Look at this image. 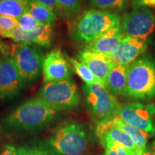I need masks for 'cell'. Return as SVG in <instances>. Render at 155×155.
<instances>
[{
  "mask_svg": "<svg viewBox=\"0 0 155 155\" xmlns=\"http://www.w3.org/2000/svg\"><path fill=\"white\" fill-rule=\"evenodd\" d=\"M112 121L114 122V124L124 131L130 137L139 150L145 151L147 150V144L149 135H150L148 133L126 123L118 116L112 119Z\"/></svg>",
  "mask_w": 155,
  "mask_h": 155,
  "instance_id": "ac0fdd59",
  "label": "cell"
},
{
  "mask_svg": "<svg viewBox=\"0 0 155 155\" xmlns=\"http://www.w3.org/2000/svg\"><path fill=\"white\" fill-rule=\"evenodd\" d=\"M69 63L67 55H64L61 50H54L48 53L44 58L42 64L45 83L71 78L73 68Z\"/></svg>",
  "mask_w": 155,
  "mask_h": 155,
  "instance_id": "8fae6325",
  "label": "cell"
},
{
  "mask_svg": "<svg viewBox=\"0 0 155 155\" xmlns=\"http://www.w3.org/2000/svg\"><path fill=\"white\" fill-rule=\"evenodd\" d=\"M154 114L155 106L152 104L130 103L121 106L117 116L126 123L150 134L155 132L152 121Z\"/></svg>",
  "mask_w": 155,
  "mask_h": 155,
  "instance_id": "9c48e42d",
  "label": "cell"
},
{
  "mask_svg": "<svg viewBox=\"0 0 155 155\" xmlns=\"http://www.w3.org/2000/svg\"><path fill=\"white\" fill-rule=\"evenodd\" d=\"M67 58H68V61L72 65L73 71L84 81L86 84H93V83L100 82L85 64L78 61L75 58H68V56Z\"/></svg>",
  "mask_w": 155,
  "mask_h": 155,
  "instance_id": "44dd1931",
  "label": "cell"
},
{
  "mask_svg": "<svg viewBox=\"0 0 155 155\" xmlns=\"http://www.w3.org/2000/svg\"><path fill=\"white\" fill-rule=\"evenodd\" d=\"M17 20H18V26L25 31H32L43 25L36 20L28 12H25Z\"/></svg>",
  "mask_w": 155,
  "mask_h": 155,
  "instance_id": "484cf974",
  "label": "cell"
},
{
  "mask_svg": "<svg viewBox=\"0 0 155 155\" xmlns=\"http://www.w3.org/2000/svg\"><path fill=\"white\" fill-rule=\"evenodd\" d=\"M2 1H3V0H0V3H1Z\"/></svg>",
  "mask_w": 155,
  "mask_h": 155,
  "instance_id": "836d02e7",
  "label": "cell"
},
{
  "mask_svg": "<svg viewBox=\"0 0 155 155\" xmlns=\"http://www.w3.org/2000/svg\"><path fill=\"white\" fill-rule=\"evenodd\" d=\"M0 155H19V149L14 145L7 144L3 149Z\"/></svg>",
  "mask_w": 155,
  "mask_h": 155,
  "instance_id": "f546056e",
  "label": "cell"
},
{
  "mask_svg": "<svg viewBox=\"0 0 155 155\" xmlns=\"http://www.w3.org/2000/svg\"><path fill=\"white\" fill-rule=\"evenodd\" d=\"M53 38V24H43L32 31H25L18 26L5 38H10L17 43H35L44 48L51 45Z\"/></svg>",
  "mask_w": 155,
  "mask_h": 155,
  "instance_id": "4fadbf2b",
  "label": "cell"
},
{
  "mask_svg": "<svg viewBox=\"0 0 155 155\" xmlns=\"http://www.w3.org/2000/svg\"><path fill=\"white\" fill-rule=\"evenodd\" d=\"M38 96L58 112L74 109L81 103L78 88L71 78L45 83Z\"/></svg>",
  "mask_w": 155,
  "mask_h": 155,
  "instance_id": "277c9868",
  "label": "cell"
},
{
  "mask_svg": "<svg viewBox=\"0 0 155 155\" xmlns=\"http://www.w3.org/2000/svg\"><path fill=\"white\" fill-rule=\"evenodd\" d=\"M124 38L121 32L120 24H119L96 40L89 42L84 49L111 55L117 50Z\"/></svg>",
  "mask_w": 155,
  "mask_h": 155,
  "instance_id": "2e32d148",
  "label": "cell"
},
{
  "mask_svg": "<svg viewBox=\"0 0 155 155\" xmlns=\"http://www.w3.org/2000/svg\"><path fill=\"white\" fill-rule=\"evenodd\" d=\"M120 27L125 38H138L147 41L155 32V15L147 8L134 9L123 17Z\"/></svg>",
  "mask_w": 155,
  "mask_h": 155,
  "instance_id": "ba28073f",
  "label": "cell"
},
{
  "mask_svg": "<svg viewBox=\"0 0 155 155\" xmlns=\"http://www.w3.org/2000/svg\"><path fill=\"white\" fill-rule=\"evenodd\" d=\"M129 66L130 65H114L110 71L104 86L113 96L124 94Z\"/></svg>",
  "mask_w": 155,
  "mask_h": 155,
  "instance_id": "e0dca14e",
  "label": "cell"
},
{
  "mask_svg": "<svg viewBox=\"0 0 155 155\" xmlns=\"http://www.w3.org/2000/svg\"><path fill=\"white\" fill-rule=\"evenodd\" d=\"M151 154L152 155H155V144H154V146L152 147V150H151Z\"/></svg>",
  "mask_w": 155,
  "mask_h": 155,
  "instance_id": "1f68e13d",
  "label": "cell"
},
{
  "mask_svg": "<svg viewBox=\"0 0 155 155\" xmlns=\"http://www.w3.org/2000/svg\"><path fill=\"white\" fill-rule=\"evenodd\" d=\"M131 155H152L151 152L148 150L145 151H140L139 150L136 151H131Z\"/></svg>",
  "mask_w": 155,
  "mask_h": 155,
  "instance_id": "4dcf8cb0",
  "label": "cell"
},
{
  "mask_svg": "<svg viewBox=\"0 0 155 155\" xmlns=\"http://www.w3.org/2000/svg\"><path fill=\"white\" fill-rule=\"evenodd\" d=\"M25 86L13 58H0V100L14 98Z\"/></svg>",
  "mask_w": 155,
  "mask_h": 155,
  "instance_id": "30bf717a",
  "label": "cell"
},
{
  "mask_svg": "<svg viewBox=\"0 0 155 155\" xmlns=\"http://www.w3.org/2000/svg\"><path fill=\"white\" fill-rule=\"evenodd\" d=\"M2 138V131H1V128H0V140H1Z\"/></svg>",
  "mask_w": 155,
  "mask_h": 155,
  "instance_id": "d6a6232c",
  "label": "cell"
},
{
  "mask_svg": "<svg viewBox=\"0 0 155 155\" xmlns=\"http://www.w3.org/2000/svg\"><path fill=\"white\" fill-rule=\"evenodd\" d=\"M147 41L138 38H126L117 50L109 55L114 65H130L147 49Z\"/></svg>",
  "mask_w": 155,
  "mask_h": 155,
  "instance_id": "9a60e30c",
  "label": "cell"
},
{
  "mask_svg": "<svg viewBox=\"0 0 155 155\" xmlns=\"http://www.w3.org/2000/svg\"><path fill=\"white\" fill-rule=\"evenodd\" d=\"M19 155H60L49 144L36 143L25 145L19 149Z\"/></svg>",
  "mask_w": 155,
  "mask_h": 155,
  "instance_id": "7402d4cb",
  "label": "cell"
},
{
  "mask_svg": "<svg viewBox=\"0 0 155 155\" xmlns=\"http://www.w3.org/2000/svg\"><path fill=\"white\" fill-rule=\"evenodd\" d=\"M134 9L137 8H155V0H133Z\"/></svg>",
  "mask_w": 155,
  "mask_h": 155,
  "instance_id": "f1b7e54d",
  "label": "cell"
},
{
  "mask_svg": "<svg viewBox=\"0 0 155 155\" xmlns=\"http://www.w3.org/2000/svg\"><path fill=\"white\" fill-rule=\"evenodd\" d=\"M18 27V20L14 17L0 15V37L5 38L11 32Z\"/></svg>",
  "mask_w": 155,
  "mask_h": 155,
  "instance_id": "cb8c5ba5",
  "label": "cell"
},
{
  "mask_svg": "<svg viewBox=\"0 0 155 155\" xmlns=\"http://www.w3.org/2000/svg\"><path fill=\"white\" fill-rule=\"evenodd\" d=\"M81 63L91 71L96 78L105 86L108 74L114 65L109 55L83 49L78 54Z\"/></svg>",
  "mask_w": 155,
  "mask_h": 155,
  "instance_id": "7c38bea8",
  "label": "cell"
},
{
  "mask_svg": "<svg viewBox=\"0 0 155 155\" xmlns=\"http://www.w3.org/2000/svg\"><path fill=\"white\" fill-rule=\"evenodd\" d=\"M11 57L14 60L25 85L38 80L42 71L43 54L36 45L20 42L12 46Z\"/></svg>",
  "mask_w": 155,
  "mask_h": 155,
  "instance_id": "52a82bcc",
  "label": "cell"
},
{
  "mask_svg": "<svg viewBox=\"0 0 155 155\" xmlns=\"http://www.w3.org/2000/svg\"><path fill=\"white\" fill-rule=\"evenodd\" d=\"M105 151L102 155H131V151L118 144H108L104 147Z\"/></svg>",
  "mask_w": 155,
  "mask_h": 155,
  "instance_id": "4316f807",
  "label": "cell"
},
{
  "mask_svg": "<svg viewBox=\"0 0 155 155\" xmlns=\"http://www.w3.org/2000/svg\"><path fill=\"white\" fill-rule=\"evenodd\" d=\"M37 2L43 5L49 7L55 12L56 15H60L62 16H65L63 9L60 5L58 0H35Z\"/></svg>",
  "mask_w": 155,
  "mask_h": 155,
  "instance_id": "83f0119b",
  "label": "cell"
},
{
  "mask_svg": "<svg viewBox=\"0 0 155 155\" xmlns=\"http://www.w3.org/2000/svg\"><path fill=\"white\" fill-rule=\"evenodd\" d=\"M124 96L148 100L155 96V61L143 57L130 64Z\"/></svg>",
  "mask_w": 155,
  "mask_h": 155,
  "instance_id": "7a4b0ae2",
  "label": "cell"
},
{
  "mask_svg": "<svg viewBox=\"0 0 155 155\" xmlns=\"http://www.w3.org/2000/svg\"><path fill=\"white\" fill-rule=\"evenodd\" d=\"M96 134L104 147L108 144H118L130 151L138 150L130 137L114 124L112 119L98 123Z\"/></svg>",
  "mask_w": 155,
  "mask_h": 155,
  "instance_id": "5bb4252c",
  "label": "cell"
},
{
  "mask_svg": "<svg viewBox=\"0 0 155 155\" xmlns=\"http://www.w3.org/2000/svg\"><path fill=\"white\" fill-rule=\"evenodd\" d=\"M82 91L91 114L98 124L109 121L118 115L121 106L103 83L84 84Z\"/></svg>",
  "mask_w": 155,
  "mask_h": 155,
  "instance_id": "8992f818",
  "label": "cell"
},
{
  "mask_svg": "<svg viewBox=\"0 0 155 155\" xmlns=\"http://www.w3.org/2000/svg\"><path fill=\"white\" fill-rule=\"evenodd\" d=\"M48 144L60 155H84L88 136L81 124L67 123L55 129Z\"/></svg>",
  "mask_w": 155,
  "mask_h": 155,
  "instance_id": "5b68a950",
  "label": "cell"
},
{
  "mask_svg": "<svg viewBox=\"0 0 155 155\" xmlns=\"http://www.w3.org/2000/svg\"><path fill=\"white\" fill-rule=\"evenodd\" d=\"M65 17L76 15L81 9L82 0H58Z\"/></svg>",
  "mask_w": 155,
  "mask_h": 155,
  "instance_id": "d4e9b609",
  "label": "cell"
},
{
  "mask_svg": "<svg viewBox=\"0 0 155 155\" xmlns=\"http://www.w3.org/2000/svg\"><path fill=\"white\" fill-rule=\"evenodd\" d=\"M58 116V111L38 96L27 101L6 116V131L15 135H26L43 130Z\"/></svg>",
  "mask_w": 155,
  "mask_h": 155,
  "instance_id": "6da1fadb",
  "label": "cell"
},
{
  "mask_svg": "<svg viewBox=\"0 0 155 155\" xmlns=\"http://www.w3.org/2000/svg\"><path fill=\"white\" fill-rule=\"evenodd\" d=\"M89 3L95 9L111 12L123 10L126 0H89Z\"/></svg>",
  "mask_w": 155,
  "mask_h": 155,
  "instance_id": "603a6c76",
  "label": "cell"
},
{
  "mask_svg": "<svg viewBox=\"0 0 155 155\" xmlns=\"http://www.w3.org/2000/svg\"><path fill=\"white\" fill-rule=\"evenodd\" d=\"M28 0H3L0 3V15L18 19L28 12Z\"/></svg>",
  "mask_w": 155,
  "mask_h": 155,
  "instance_id": "ffe728a7",
  "label": "cell"
},
{
  "mask_svg": "<svg viewBox=\"0 0 155 155\" xmlns=\"http://www.w3.org/2000/svg\"><path fill=\"white\" fill-rule=\"evenodd\" d=\"M28 12L36 20L42 24H53L57 15L53 9L35 0H28Z\"/></svg>",
  "mask_w": 155,
  "mask_h": 155,
  "instance_id": "d6986e66",
  "label": "cell"
},
{
  "mask_svg": "<svg viewBox=\"0 0 155 155\" xmlns=\"http://www.w3.org/2000/svg\"><path fill=\"white\" fill-rule=\"evenodd\" d=\"M121 20L116 13L89 9L84 12L73 25L72 38L77 42L89 43L120 24Z\"/></svg>",
  "mask_w": 155,
  "mask_h": 155,
  "instance_id": "3957f363",
  "label": "cell"
}]
</instances>
